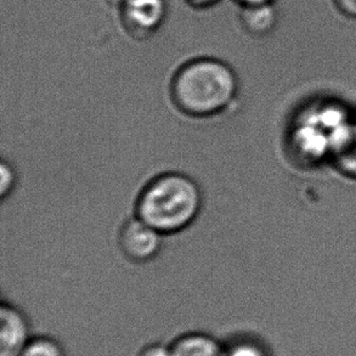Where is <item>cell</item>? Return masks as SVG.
Masks as SVG:
<instances>
[{
    "label": "cell",
    "mask_w": 356,
    "mask_h": 356,
    "mask_svg": "<svg viewBox=\"0 0 356 356\" xmlns=\"http://www.w3.org/2000/svg\"><path fill=\"white\" fill-rule=\"evenodd\" d=\"M0 177H1L0 193H1V198L5 200L10 193L14 191L15 186H16V179H17L14 167L8 163L6 161H3L0 165Z\"/></svg>",
    "instance_id": "11"
},
{
    "label": "cell",
    "mask_w": 356,
    "mask_h": 356,
    "mask_svg": "<svg viewBox=\"0 0 356 356\" xmlns=\"http://www.w3.org/2000/svg\"><path fill=\"white\" fill-rule=\"evenodd\" d=\"M224 356H274V354L261 338L243 334L224 343Z\"/></svg>",
    "instance_id": "9"
},
{
    "label": "cell",
    "mask_w": 356,
    "mask_h": 356,
    "mask_svg": "<svg viewBox=\"0 0 356 356\" xmlns=\"http://www.w3.org/2000/svg\"><path fill=\"white\" fill-rule=\"evenodd\" d=\"M240 8H248V6H258V5L276 4L277 0H234Z\"/></svg>",
    "instance_id": "15"
},
{
    "label": "cell",
    "mask_w": 356,
    "mask_h": 356,
    "mask_svg": "<svg viewBox=\"0 0 356 356\" xmlns=\"http://www.w3.org/2000/svg\"><path fill=\"white\" fill-rule=\"evenodd\" d=\"M117 10L125 33L135 40H146L163 26L168 4L167 0H123Z\"/></svg>",
    "instance_id": "4"
},
{
    "label": "cell",
    "mask_w": 356,
    "mask_h": 356,
    "mask_svg": "<svg viewBox=\"0 0 356 356\" xmlns=\"http://www.w3.org/2000/svg\"><path fill=\"white\" fill-rule=\"evenodd\" d=\"M238 17L245 33L259 38L273 33L279 24L276 4L240 8Z\"/></svg>",
    "instance_id": "8"
},
{
    "label": "cell",
    "mask_w": 356,
    "mask_h": 356,
    "mask_svg": "<svg viewBox=\"0 0 356 356\" xmlns=\"http://www.w3.org/2000/svg\"><path fill=\"white\" fill-rule=\"evenodd\" d=\"M172 356H224V343L204 332H188L169 344Z\"/></svg>",
    "instance_id": "7"
},
{
    "label": "cell",
    "mask_w": 356,
    "mask_h": 356,
    "mask_svg": "<svg viewBox=\"0 0 356 356\" xmlns=\"http://www.w3.org/2000/svg\"><path fill=\"white\" fill-rule=\"evenodd\" d=\"M332 4L343 17L356 19V0H332Z\"/></svg>",
    "instance_id": "12"
},
{
    "label": "cell",
    "mask_w": 356,
    "mask_h": 356,
    "mask_svg": "<svg viewBox=\"0 0 356 356\" xmlns=\"http://www.w3.org/2000/svg\"><path fill=\"white\" fill-rule=\"evenodd\" d=\"M238 77L229 63L201 56L183 63L174 73L170 97L179 111L193 118H211L236 102Z\"/></svg>",
    "instance_id": "1"
},
{
    "label": "cell",
    "mask_w": 356,
    "mask_h": 356,
    "mask_svg": "<svg viewBox=\"0 0 356 356\" xmlns=\"http://www.w3.org/2000/svg\"><path fill=\"white\" fill-rule=\"evenodd\" d=\"M202 208L197 183L177 172L161 174L146 184L135 203V216L162 235L186 230Z\"/></svg>",
    "instance_id": "2"
},
{
    "label": "cell",
    "mask_w": 356,
    "mask_h": 356,
    "mask_svg": "<svg viewBox=\"0 0 356 356\" xmlns=\"http://www.w3.org/2000/svg\"><path fill=\"white\" fill-rule=\"evenodd\" d=\"M138 356H172L170 346L163 343H151L140 350Z\"/></svg>",
    "instance_id": "13"
},
{
    "label": "cell",
    "mask_w": 356,
    "mask_h": 356,
    "mask_svg": "<svg viewBox=\"0 0 356 356\" xmlns=\"http://www.w3.org/2000/svg\"><path fill=\"white\" fill-rule=\"evenodd\" d=\"M19 356H66V352L55 338L33 336Z\"/></svg>",
    "instance_id": "10"
},
{
    "label": "cell",
    "mask_w": 356,
    "mask_h": 356,
    "mask_svg": "<svg viewBox=\"0 0 356 356\" xmlns=\"http://www.w3.org/2000/svg\"><path fill=\"white\" fill-rule=\"evenodd\" d=\"M184 1L195 10H209L217 6L222 0H184Z\"/></svg>",
    "instance_id": "14"
},
{
    "label": "cell",
    "mask_w": 356,
    "mask_h": 356,
    "mask_svg": "<svg viewBox=\"0 0 356 356\" xmlns=\"http://www.w3.org/2000/svg\"><path fill=\"white\" fill-rule=\"evenodd\" d=\"M315 108L297 120L292 128V147L298 152L312 154V157H323L326 154H338L347 145L352 134L354 122L337 106L325 105L320 112Z\"/></svg>",
    "instance_id": "3"
},
{
    "label": "cell",
    "mask_w": 356,
    "mask_h": 356,
    "mask_svg": "<svg viewBox=\"0 0 356 356\" xmlns=\"http://www.w3.org/2000/svg\"><path fill=\"white\" fill-rule=\"evenodd\" d=\"M163 235L135 216L122 225L118 245L122 253L133 263L144 264L154 260L162 250Z\"/></svg>",
    "instance_id": "5"
},
{
    "label": "cell",
    "mask_w": 356,
    "mask_h": 356,
    "mask_svg": "<svg viewBox=\"0 0 356 356\" xmlns=\"http://www.w3.org/2000/svg\"><path fill=\"white\" fill-rule=\"evenodd\" d=\"M29 318L10 303L0 308V356H19L32 339Z\"/></svg>",
    "instance_id": "6"
}]
</instances>
